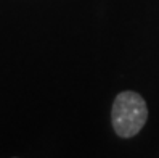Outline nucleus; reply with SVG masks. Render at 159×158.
Wrapping results in <instances>:
<instances>
[{"instance_id":"obj_1","label":"nucleus","mask_w":159,"mask_h":158,"mask_svg":"<svg viewBox=\"0 0 159 158\" xmlns=\"http://www.w3.org/2000/svg\"><path fill=\"white\" fill-rule=\"evenodd\" d=\"M148 119V108L143 97L134 90L117 94L111 110V121L119 137L130 139L143 129Z\"/></svg>"}]
</instances>
